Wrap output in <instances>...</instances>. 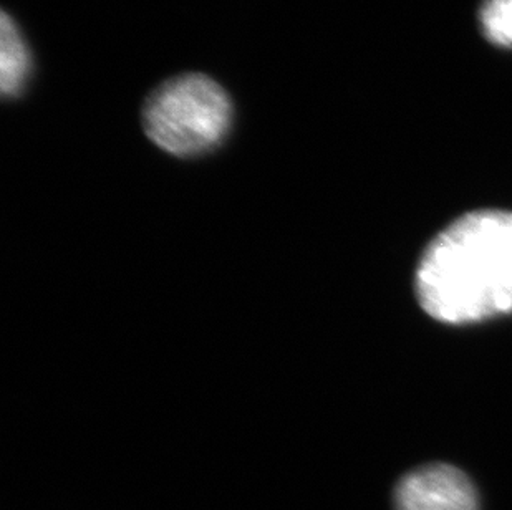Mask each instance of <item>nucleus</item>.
<instances>
[{"mask_svg":"<svg viewBox=\"0 0 512 510\" xmlns=\"http://www.w3.org/2000/svg\"><path fill=\"white\" fill-rule=\"evenodd\" d=\"M395 510H479V496L466 472L433 462L406 472L393 491Z\"/></svg>","mask_w":512,"mask_h":510,"instance_id":"nucleus-3","label":"nucleus"},{"mask_svg":"<svg viewBox=\"0 0 512 510\" xmlns=\"http://www.w3.org/2000/svg\"><path fill=\"white\" fill-rule=\"evenodd\" d=\"M481 27L493 44L512 47V0H486L481 9Z\"/></svg>","mask_w":512,"mask_h":510,"instance_id":"nucleus-5","label":"nucleus"},{"mask_svg":"<svg viewBox=\"0 0 512 510\" xmlns=\"http://www.w3.org/2000/svg\"><path fill=\"white\" fill-rule=\"evenodd\" d=\"M32 70V57L19 27L7 12L0 19V88L4 98L24 92Z\"/></svg>","mask_w":512,"mask_h":510,"instance_id":"nucleus-4","label":"nucleus"},{"mask_svg":"<svg viewBox=\"0 0 512 510\" xmlns=\"http://www.w3.org/2000/svg\"><path fill=\"white\" fill-rule=\"evenodd\" d=\"M416 299L438 322H483L512 312V212L473 211L451 222L421 255Z\"/></svg>","mask_w":512,"mask_h":510,"instance_id":"nucleus-1","label":"nucleus"},{"mask_svg":"<svg viewBox=\"0 0 512 510\" xmlns=\"http://www.w3.org/2000/svg\"><path fill=\"white\" fill-rule=\"evenodd\" d=\"M231 98L203 73H183L151 92L143 128L158 148L178 158H196L223 145L232 126Z\"/></svg>","mask_w":512,"mask_h":510,"instance_id":"nucleus-2","label":"nucleus"}]
</instances>
